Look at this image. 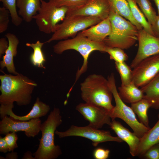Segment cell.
Segmentation results:
<instances>
[{
    "instance_id": "1",
    "label": "cell",
    "mask_w": 159,
    "mask_h": 159,
    "mask_svg": "<svg viewBox=\"0 0 159 159\" xmlns=\"http://www.w3.org/2000/svg\"><path fill=\"white\" fill-rule=\"evenodd\" d=\"M0 104L16 102L18 105L23 106L30 103L33 91L37 86L34 81L20 73L12 75L4 73L0 75Z\"/></svg>"
},
{
    "instance_id": "2",
    "label": "cell",
    "mask_w": 159,
    "mask_h": 159,
    "mask_svg": "<svg viewBox=\"0 0 159 159\" xmlns=\"http://www.w3.org/2000/svg\"><path fill=\"white\" fill-rule=\"evenodd\" d=\"M81 97L86 103L105 109L110 115L114 106L107 79L95 74L88 76L80 84Z\"/></svg>"
},
{
    "instance_id": "3",
    "label": "cell",
    "mask_w": 159,
    "mask_h": 159,
    "mask_svg": "<svg viewBox=\"0 0 159 159\" xmlns=\"http://www.w3.org/2000/svg\"><path fill=\"white\" fill-rule=\"evenodd\" d=\"M108 17L111 25L110 34L103 42L107 47L127 49L138 40L139 30L130 21L110 9Z\"/></svg>"
},
{
    "instance_id": "4",
    "label": "cell",
    "mask_w": 159,
    "mask_h": 159,
    "mask_svg": "<svg viewBox=\"0 0 159 159\" xmlns=\"http://www.w3.org/2000/svg\"><path fill=\"white\" fill-rule=\"evenodd\" d=\"M59 108H54L41 126L42 135L38 148L33 154L35 159H55L62 153L60 146L54 143V135L57 128L62 123Z\"/></svg>"
},
{
    "instance_id": "5",
    "label": "cell",
    "mask_w": 159,
    "mask_h": 159,
    "mask_svg": "<svg viewBox=\"0 0 159 159\" xmlns=\"http://www.w3.org/2000/svg\"><path fill=\"white\" fill-rule=\"evenodd\" d=\"M106 47L104 42L92 41L78 33L73 38L60 40L53 46V51L56 54H60L66 50L72 49L79 52L83 58V64L77 72L72 89L80 76L87 71L88 59L90 54L95 51L105 52Z\"/></svg>"
},
{
    "instance_id": "6",
    "label": "cell",
    "mask_w": 159,
    "mask_h": 159,
    "mask_svg": "<svg viewBox=\"0 0 159 159\" xmlns=\"http://www.w3.org/2000/svg\"><path fill=\"white\" fill-rule=\"evenodd\" d=\"M107 80L115 102V105L110 115L111 120L116 118L122 120L132 130L133 132L141 138L150 128L139 122L131 108L125 104L120 98L117 89L113 73L108 76Z\"/></svg>"
},
{
    "instance_id": "7",
    "label": "cell",
    "mask_w": 159,
    "mask_h": 159,
    "mask_svg": "<svg viewBox=\"0 0 159 159\" xmlns=\"http://www.w3.org/2000/svg\"><path fill=\"white\" fill-rule=\"evenodd\" d=\"M102 20L95 17L80 15H66L62 21L58 24L51 37L45 42L49 43L55 41L68 39L78 32L100 22Z\"/></svg>"
},
{
    "instance_id": "8",
    "label": "cell",
    "mask_w": 159,
    "mask_h": 159,
    "mask_svg": "<svg viewBox=\"0 0 159 159\" xmlns=\"http://www.w3.org/2000/svg\"><path fill=\"white\" fill-rule=\"evenodd\" d=\"M41 6L33 19L39 30L47 34L54 33L58 23L64 19L69 10L65 6H57L51 2L41 0Z\"/></svg>"
},
{
    "instance_id": "9",
    "label": "cell",
    "mask_w": 159,
    "mask_h": 159,
    "mask_svg": "<svg viewBox=\"0 0 159 159\" xmlns=\"http://www.w3.org/2000/svg\"><path fill=\"white\" fill-rule=\"evenodd\" d=\"M55 134L61 138L70 136H77L85 138L91 140L94 147L100 143L107 142L121 143L123 141L118 137L112 136L108 130H101L94 128L88 125L84 127L72 125L64 132L56 130Z\"/></svg>"
},
{
    "instance_id": "10",
    "label": "cell",
    "mask_w": 159,
    "mask_h": 159,
    "mask_svg": "<svg viewBox=\"0 0 159 159\" xmlns=\"http://www.w3.org/2000/svg\"><path fill=\"white\" fill-rule=\"evenodd\" d=\"M42 121L39 118L23 121L5 116L0 121V134L6 135L9 132L22 131L28 137L34 138L41 131Z\"/></svg>"
},
{
    "instance_id": "11",
    "label": "cell",
    "mask_w": 159,
    "mask_h": 159,
    "mask_svg": "<svg viewBox=\"0 0 159 159\" xmlns=\"http://www.w3.org/2000/svg\"><path fill=\"white\" fill-rule=\"evenodd\" d=\"M132 71V81L138 87L146 85L159 73V54L146 58Z\"/></svg>"
},
{
    "instance_id": "12",
    "label": "cell",
    "mask_w": 159,
    "mask_h": 159,
    "mask_svg": "<svg viewBox=\"0 0 159 159\" xmlns=\"http://www.w3.org/2000/svg\"><path fill=\"white\" fill-rule=\"evenodd\" d=\"M138 52L130 64V67L132 68L145 59L159 54V38L142 29L138 31Z\"/></svg>"
},
{
    "instance_id": "13",
    "label": "cell",
    "mask_w": 159,
    "mask_h": 159,
    "mask_svg": "<svg viewBox=\"0 0 159 159\" xmlns=\"http://www.w3.org/2000/svg\"><path fill=\"white\" fill-rule=\"evenodd\" d=\"M76 109L89 122V126L95 129L101 128L105 124L110 125L111 123L109 113L103 108L85 102L78 105Z\"/></svg>"
},
{
    "instance_id": "14",
    "label": "cell",
    "mask_w": 159,
    "mask_h": 159,
    "mask_svg": "<svg viewBox=\"0 0 159 159\" xmlns=\"http://www.w3.org/2000/svg\"><path fill=\"white\" fill-rule=\"evenodd\" d=\"M110 10L108 0H90L79 8L69 10L66 15H80L98 17L102 20L108 18Z\"/></svg>"
},
{
    "instance_id": "15",
    "label": "cell",
    "mask_w": 159,
    "mask_h": 159,
    "mask_svg": "<svg viewBox=\"0 0 159 159\" xmlns=\"http://www.w3.org/2000/svg\"><path fill=\"white\" fill-rule=\"evenodd\" d=\"M14 107V103L6 105L1 104L0 115L1 119H2L5 116L8 115L12 119L17 120L27 121L31 119L39 118L45 116L50 110L49 106L40 100L37 97L34 103L32 109L26 115L19 116L15 114L12 111Z\"/></svg>"
},
{
    "instance_id": "16",
    "label": "cell",
    "mask_w": 159,
    "mask_h": 159,
    "mask_svg": "<svg viewBox=\"0 0 159 159\" xmlns=\"http://www.w3.org/2000/svg\"><path fill=\"white\" fill-rule=\"evenodd\" d=\"M109 126L117 136L128 144L131 155L133 157L137 156L140 138L115 119H112Z\"/></svg>"
},
{
    "instance_id": "17",
    "label": "cell",
    "mask_w": 159,
    "mask_h": 159,
    "mask_svg": "<svg viewBox=\"0 0 159 159\" xmlns=\"http://www.w3.org/2000/svg\"><path fill=\"white\" fill-rule=\"evenodd\" d=\"M5 36L8 39L9 46L0 62V68L2 70L6 67L9 73L17 75L19 73L16 71L14 58L17 54L19 40L16 35L11 33H7Z\"/></svg>"
},
{
    "instance_id": "18",
    "label": "cell",
    "mask_w": 159,
    "mask_h": 159,
    "mask_svg": "<svg viewBox=\"0 0 159 159\" xmlns=\"http://www.w3.org/2000/svg\"><path fill=\"white\" fill-rule=\"evenodd\" d=\"M111 25L109 17L78 33L95 42H103L110 34Z\"/></svg>"
},
{
    "instance_id": "19",
    "label": "cell",
    "mask_w": 159,
    "mask_h": 159,
    "mask_svg": "<svg viewBox=\"0 0 159 159\" xmlns=\"http://www.w3.org/2000/svg\"><path fill=\"white\" fill-rule=\"evenodd\" d=\"M41 4V0H16L18 14L26 22H30L37 14Z\"/></svg>"
},
{
    "instance_id": "20",
    "label": "cell",
    "mask_w": 159,
    "mask_h": 159,
    "mask_svg": "<svg viewBox=\"0 0 159 159\" xmlns=\"http://www.w3.org/2000/svg\"><path fill=\"white\" fill-rule=\"evenodd\" d=\"M158 117V120L154 126L140 138L137 156L142 157L150 148L159 143V113Z\"/></svg>"
},
{
    "instance_id": "21",
    "label": "cell",
    "mask_w": 159,
    "mask_h": 159,
    "mask_svg": "<svg viewBox=\"0 0 159 159\" xmlns=\"http://www.w3.org/2000/svg\"><path fill=\"white\" fill-rule=\"evenodd\" d=\"M141 89L144 94L143 98L150 102L151 108L159 109V73Z\"/></svg>"
},
{
    "instance_id": "22",
    "label": "cell",
    "mask_w": 159,
    "mask_h": 159,
    "mask_svg": "<svg viewBox=\"0 0 159 159\" xmlns=\"http://www.w3.org/2000/svg\"><path fill=\"white\" fill-rule=\"evenodd\" d=\"M118 94L124 102L132 103L143 98L144 94L142 90L138 88L133 81L129 85H121L118 88Z\"/></svg>"
},
{
    "instance_id": "23",
    "label": "cell",
    "mask_w": 159,
    "mask_h": 159,
    "mask_svg": "<svg viewBox=\"0 0 159 159\" xmlns=\"http://www.w3.org/2000/svg\"><path fill=\"white\" fill-rule=\"evenodd\" d=\"M110 9L115 12L129 20L135 25L138 30L143 28L135 19L131 12L127 0H108Z\"/></svg>"
},
{
    "instance_id": "24",
    "label": "cell",
    "mask_w": 159,
    "mask_h": 159,
    "mask_svg": "<svg viewBox=\"0 0 159 159\" xmlns=\"http://www.w3.org/2000/svg\"><path fill=\"white\" fill-rule=\"evenodd\" d=\"M131 104V107L137 115L140 122L147 127L150 128L147 114L148 109L151 107L149 101L143 98L139 101Z\"/></svg>"
},
{
    "instance_id": "25",
    "label": "cell",
    "mask_w": 159,
    "mask_h": 159,
    "mask_svg": "<svg viewBox=\"0 0 159 159\" xmlns=\"http://www.w3.org/2000/svg\"><path fill=\"white\" fill-rule=\"evenodd\" d=\"M45 42H41L39 40L35 43H26V46L32 48L33 52L31 54L30 59L31 63L36 67L45 69L44 63L46 61L45 56L42 48Z\"/></svg>"
},
{
    "instance_id": "26",
    "label": "cell",
    "mask_w": 159,
    "mask_h": 159,
    "mask_svg": "<svg viewBox=\"0 0 159 159\" xmlns=\"http://www.w3.org/2000/svg\"><path fill=\"white\" fill-rule=\"evenodd\" d=\"M127 0L132 14L135 19L141 25L145 31L154 36L152 30L151 25L146 20L144 14L138 7L136 0Z\"/></svg>"
},
{
    "instance_id": "27",
    "label": "cell",
    "mask_w": 159,
    "mask_h": 159,
    "mask_svg": "<svg viewBox=\"0 0 159 159\" xmlns=\"http://www.w3.org/2000/svg\"><path fill=\"white\" fill-rule=\"evenodd\" d=\"M115 67L120 77L121 85L130 84L132 81V71L125 62H115Z\"/></svg>"
},
{
    "instance_id": "28",
    "label": "cell",
    "mask_w": 159,
    "mask_h": 159,
    "mask_svg": "<svg viewBox=\"0 0 159 159\" xmlns=\"http://www.w3.org/2000/svg\"><path fill=\"white\" fill-rule=\"evenodd\" d=\"M3 5V6L8 10L12 23L18 26L22 23L23 20L19 15L16 10V0H0Z\"/></svg>"
},
{
    "instance_id": "29",
    "label": "cell",
    "mask_w": 159,
    "mask_h": 159,
    "mask_svg": "<svg viewBox=\"0 0 159 159\" xmlns=\"http://www.w3.org/2000/svg\"><path fill=\"white\" fill-rule=\"evenodd\" d=\"M136 1L148 22L152 24L157 15L150 2L149 0H136Z\"/></svg>"
},
{
    "instance_id": "30",
    "label": "cell",
    "mask_w": 159,
    "mask_h": 159,
    "mask_svg": "<svg viewBox=\"0 0 159 159\" xmlns=\"http://www.w3.org/2000/svg\"><path fill=\"white\" fill-rule=\"evenodd\" d=\"M90 0H49L54 5L60 7L65 6L69 10L79 8L84 6Z\"/></svg>"
},
{
    "instance_id": "31",
    "label": "cell",
    "mask_w": 159,
    "mask_h": 159,
    "mask_svg": "<svg viewBox=\"0 0 159 159\" xmlns=\"http://www.w3.org/2000/svg\"><path fill=\"white\" fill-rule=\"evenodd\" d=\"M105 52L109 54L110 59L114 60L115 62H124L128 59L127 55L123 49L120 48H111L107 46Z\"/></svg>"
},
{
    "instance_id": "32",
    "label": "cell",
    "mask_w": 159,
    "mask_h": 159,
    "mask_svg": "<svg viewBox=\"0 0 159 159\" xmlns=\"http://www.w3.org/2000/svg\"><path fill=\"white\" fill-rule=\"evenodd\" d=\"M10 12L4 7H0V33L6 31L9 22Z\"/></svg>"
},
{
    "instance_id": "33",
    "label": "cell",
    "mask_w": 159,
    "mask_h": 159,
    "mask_svg": "<svg viewBox=\"0 0 159 159\" xmlns=\"http://www.w3.org/2000/svg\"><path fill=\"white\" fill-rule=\"evenodd\" d=\"M4 138L8 145L9 151H13L18 147L16 142L18 137L16 132H9L6 134Z\"/></svg>"
},
{
    "instance_id": "34",
    "label": "cell",
    "mask_w": 159,
    "mask_h": 159,
    "mask_svg": "<svg viewBox=\"0 0 159 159\" xmlns=\"http://www.w3.org/2000/svg\"><path fill=\"white\" fill-rule=\"evenodd\" d=\"M142 157L147 159H159V143L150 148Z\"/></svg>"
},
{
    "instance_id": "35",
    "label": "cell",
    "mask_w": 159,
    "mask_h": 159,
    "mask_svg": "<svg viewBox=\"0 0 159 159\" xmlns=\"http://www.w3.org/2000/svg\"><path fill=\"white\" fill-rule=\"evenodd\" d=\"M110 153L109 149L97 148L93 151V156L95 159H106L108 158Z\"/></svg>"
},
{
    "instance_id": "36",
    "label": "cell",
    "mask_w": 159,
    "mask_h": 159,
    "mask_svg": "<svg viewBox=\"0 0 159 159\" xmlns=\"http://www.w3.org/2000/svg\"><path fill=\"white\" fill-rule=\"evenodd\" d=\"M9 42L6 39L2 37L0 39V58L5 54L8 48Z\"/></svg>"
},
{
    "instance_id": "37",
    "label": "cell",
    "mask_w": 159,
    "mask_h": 159,
    "mask_svg": "<svg viewBox=\"0 0 159 159\" xmlns=\"http://www.w3.org/2000/svg\"><path fill=\"white\" fill-rule=\"evenodd\" d=\"M154 35L159 38V16L157 15L154 23L151 25Z\"/></svg>"
},
{
    "instance_id": "38",
    "label": "cell",
    "mask_w": 159,
    "mask_h": 159,
    "mask_svg": "<svg viewBox=\"0 0 159 159\" xmlns=\"http://www.w3.org/2000/svg\"><path fill=\"white\" fill-rule=\"evenodd\" d=\"M9 148L8 145L4 138L0 136V151L6 153L9 151Z\"/></svg>"
},
{
    "instance_id": "39",
    "label": "cell",
    "mask_w": 159,
    "mask_h": 159,
    "mask_svg": "<svg viewBox=\"0 0 159 159\" xmlns=\"http://www.w3.org/2000/svg\"><path fill=\"white\" fill-rule=\"evenodd\" d=\"M18 158L17 153L16 152L11 151L6 154L5 159H17Z\"/></svg>"
},
{
    "instance_id": "40",
    "label": "cell",
    "mask_w": 159,
    "mask_h": 159,
    "mask_svg": "<svg viewBox=\"0 0 159 159\" xmlns=\"http://www.w3.org/2000/svg\"><path fill=\"white\" fill-rule=\"evenodd\" d=\"M32 153L30 151H28L24 153L23 159H35L34 157L32 156Z\"/></svg>"
},
{
    "instance_id": "41",
    "label": "cell",
    "mask_w": 159,
    "mask_h": 159,
    "mask_svg": "<svg viewBox=\"0 0 159 159\" xmlns=\"http://www.w3.org/2000/svg\"><path fill=\"white\" fill-rule=\"evenodd\" d=\"M155 3V4L157 7L158 15L159 16V0H153Z\"/></svg>"
}]
</instances>
